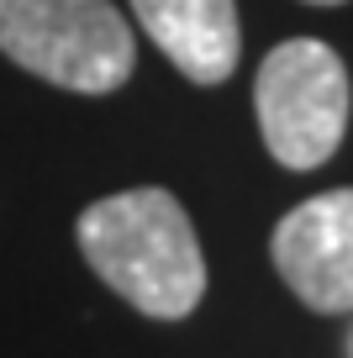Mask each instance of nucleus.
Masks as SVG:
<instances>
[{
  "instance_id": "obj_1",
  "label": "nucleus",
  "mask_w": 353,
  "mask_h": 358,
  "mask_svg": "<svg viewBox=\"0 0 353 358\" xmlns=\"http://www.w3.org/2000/svg\"><path fill=\"white\" fill-rule=\"evenodd\" d=\"M79 253L143 316L179 322L206 295V258L185 206L169 190H122L85 206Z\"/></svg>"
},
{
  "instance_id": "obj_2",
  "label": "nucleus",
  "mask_w": 353,
  "mask_h": 358,
  "mask_svg": "<svg viewBox=\"0 0 353 358\" xmlns=\"http://www.w3.org/2000/svg\"><path fill=\"white\" fill-rule=\"evenodd\" d=\"M0 53L79 95H111L137 64L132 27L111 0H0Z\"/></svg>"
},
{
  "instance_id": "obj_3",
  "label": "nucleus",
  "mask_w": 353,
  "mask_h": 358,
  "mask_svg": "<svg viewBox=\"0 0 353 358\" xmlns=\"http://www.w3.org/2000/svg\"><path fill=\"white\" fill-rule=\"evenodd\" d=\"M254 106L269 153L285 169H317L348 132V69L317 37H290L258 64Z\"/></svg>"
},
{
  "instance_id": "obj_4",
  "label": "nucleus",
  "mask_w": 353,
  "mask_h": 358,
  "mask_svg": "<svg viewBox=\"0 0 353 358\" xmlns=\"http://www.w3.org/2000/svg\"><path fill=\"white\" fill-rule=\"evenodd\" d=\"M279 280L321 316L353 311V185L311 195L279 216L269 237Z\"/></svg>"
},
{
  "instance_id": "obj_5",
  "label": "nucleus",
  "mask_w": 353,
  "mask_h": 358,
  "mask_svg": "<svg viewBox=\"0 0 353 358\" xmlns=\"http://www.w3.org/2000/svg\"><path fill=\"white\" fill-rule=\"evenodd\" d=\"M143 32L164 48V58L195 85H221L237 69L243 32L232 0H132Z\"/></svg>"
},
{
  "instance_id": "obj_6",
  "label": "nucleus",
  "mask_w": 353,
  "mask_h": 358,
  "mask_svg": "<svg viewBox=\"0 0 353 358\" xmlns=\"http://www.w3.org/2000/svg\"><path fill=\"white\" fill-rule=\"evenodd\" d=\"M348 358H353V322H348Z\"/></svg>"
},
{
  "instance_id": "obj_7",
  "label": "nucleus",
  "mask_w": 353,
  "mask_h": 358,
  "mask_svg": "<svg viewBox=\"0 0 353 358\" xmlns=\"http://www.w3.org/2000/svg\"><path fill=\"white\" fill-rule=\"evenodd\" d=\"M311 6H342V0H311Z\"/></svg>"
}]
</instances>
